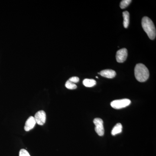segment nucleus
<instances>
[{
	"instance_id": "obj_1",
	"label": "nucleus",
	"mask_w": 156,
	"mask_h": 156,
	"mask_svg": "<svg viewBox=\"0 0 156 156\" xmlns=\"http://www.w3.org/2000/svg\"><path fill=\"white\" fill-rule=\"evenodd\" d=\"M141 24L144 30L147 34L149 38L152 40L155 38L156 28L151 20L148 17H144L142 18Z\"/></svg>"
},
{
	"instance_id": "obj_5",
	"label": "nucleus",
	"mask_w": 156,
	"mask_h": 156,
	"mask_svg": "<svg viewBox=\"0 0 156 156\" xmlns=\"http://www.w3.org/2000/svg\"><path fill=\"white\" fill-rule=\"evenodd\" d=\"M128 56V50L126 48H122L118 50L116 54V59L117 61L119 63L124 62Z\"/></svg>"
},
{
	"instance_id": "obj_14",
	"label": "nucleus",
	"mask_w": 156,
	"mask_h": 156,
	"mask_svg": "<svg viewBox=\"0 0 156 156\" xmlns=\"http://www.w3.org/2000/svg\"><path fill=\"white\" fill-rule=\"evenodd\" d=\"M19 156H30V155L27 151L22 149L20 151Z\"/></svg>"
},
{
	"instance_id": "obj_15",
	"label": "nucleus",
	"mask_w": 156,
	"mask_h": 156,
	"mask_svg": "<svg viewBox=\"0 0 156 156\" xmlns=\"http://www.w3.org/2000/svg\"><path fill=\"white\" fill-rule=\"evenodd\" d=\"M69 80L72 83H77L79 82V80H80V79L78 77L74 76L70 78Z\"/></svg>"
},
{
	"instance_id": "obj_12",
	"label": "nucleus",
	"mask_w": 156,
	"mask_h": 156,
	"mask_svg": "<svg viewBox=\"0 0 156 156\" xmlns=\"http://www.w3.org/2000/svg\"><path fill=\"white\" fill-rule=\"evenodd\" d=\"M131 0H123L121 2L120 4V8L122 9H125L128 7L131 2Z\"/></svg>"
},
{
	"instance_id": "obj_8",
	"label": "nucleus",
	"mask_w": 156,
	"mask_h": 156,
	"mask_svg": "<svg viewBox=\"0 0 156 156\" xmlns=\"http://www.w3.org/2000/svg\"><path fill=\"white\" fill-rule=\"evenodd\" d=\"M99 74L104 77L108 78V79H112L116 75V73L113 70L105 69L101 71L99 73Z\"/></svg>"
},
{
	"instance_id": "obj_3",
	"label": "nucleus",
	"mask_w": 156,
	"mask_h": 156,
	"mask_svg": "<svg viewBox=\"0 0 156 156\" xmlns=\"http://www.w3.org/2000/svg\"><path fill=\"white\" fill-rule=\"evenodd\" d=\"M131 103V100L129 99H119L113 101L111 103V105L113 108L119 109L124 108L130 105Z\"/></svg>"
},
{
	"instance_id": "obj_2",
	"label": "nucleus",
	"mask_w": 156,
	"mask_h": 156,
	"mask_svg": "<svg viewBox=\"0 0 156 156\" xmlns=\"http://www.w3.org/2000/svg\"><path fill=\"white\" fill-rule=\"evenodd\" d=\"M134 75L137 81L144 82L147 80L149 77V72L144 64L138 63L134 68Z\"/></svg>"
},
{
	"instance_id": "obj_4",
	"label": "nucleus",
	"mask_w": 156,
	"mask_h": 156,
	"mask_svg": "<svg viewBox=\"0 0 156 156\" xmlns=\"http://www.w3.org/2000/svg\"><path fill=\"white\" fill-rule=\"evenodd\" d=\"M93 123L95 126V132L99 136H103L105 132L103 120L100 118H96L93 120Z\"/></svg>"
},
{
	"instance_id": "obj_10",
	"label": "nucleus",
	"mask_w": 156,
	"mask_h": 156,
	"mask_svg": "<svg viewBox=\"0 0 156 156\" xmlns=\"http://www.w3.org/2000/svg\"><path fill=\"white\" fill-rule=\"evenodd\" d=\"M122 130V126L121 123H118L113 128L112 131V134L113 136L121 133Z\"/></svg>"
},
{
	"instance_id": "obj_9",
	"label": "nucleus",
	"mask_w": 156,
	"mask_h": 156,
	"mask_svg": "<svg viewBox=\"0 0 156 156\" xmlns=\"http://www.w3.org/2000/svg\"><path fill=\"white\" fill-rule=\"evenodd\" d=\"M123 17L124 18L123 25L125 28H127L129 26L130 22V14L129 12L127 11H125L123 12Z\"/></svg>"
},
{
	"instance_id": "obj_7",
	"label": "nucleus",
	"mask_w": 156,
	"mask_h": 156,
	"mask_svg": "<svg viewBox=\"0 0 156 156\" xmlns=\"http://www.w3.org/2000/svg\"><path fill=\"white\" fill-rule=\"evenodd\" d=\"M36 124L34 117H30L26 122L24 128V130L26 131H30L31 129H33Z\"/></svg>"
},
{
	"instance_id": "obj_6",
	"label": "nucleus",
	"mask_w": 156,
	"mask_h": 156,
	"mask_svg": "<svg viewBox=\"0 0 156 156\" xmlns=\"http://www.w3.org/2000/svg\"><path fill=\"white\" fill-rule=\"evenodd\" d=\"M37 124L40 126H43L45 124L46 121V114L44 111L43 110L37 112L34 117Z\"/></svg>"
},
{
	"instance_id": "obj_16",
	"label": "nucleus",
	"mask_w": 156,
	"mask_h": 156,
	"mask_svg": "<svg viewBox=\"0 0 156 156\" xmlns=\"http://www.w3.org/2000/svg\"><path fill=\"white\" fill-rule=\"evenodd\" d=\"M96 78H98V76H96Z\"/></svg>"
},
{
	"instance_id": "obj_13",
	"label": "nucleus",
	"mask_w": 156,
	"mask_h": 156,
	"mask_svg": "<svg viewBox=\"0 0 156 156\" xmlns=\"http://www.w3.org/2000/svg\"><path fill=\"white\" fill-rule=\"evenodd\" d=\"M65 87L68 89H75L77 88L76 85L69 80H68L65 84Z\"/></svg>"
},
{
	"instance_id": "obj_11",
	"label": "nucleus",
	"mask_w": 156,
	"mask_h": 156,
	"mask_svg": "<svg viewBox=\"0 0 156 156\" xmlns=\"http://www.w3.org/2000/svg\"><path fill=\"white\" fill-rule=\"evenodd\" d=\"M83 84L86 87H92L96 85V82L93 79H86L83 81Z\"/></svg>"
}]
</instances>
